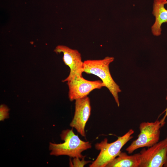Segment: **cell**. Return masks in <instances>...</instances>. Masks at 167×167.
Here are the masks:
<instances>
[{
    "label": "cell",
    "mask_w": 167,
    "mask_h": 167,
    "mask_svg": "<svg viewBox=\"0 0 167 167\" xmlns=\"http://www.w3.org/2000/svg\"><path fill=\"white\" fill-rule=\"evenodd\" d=\"M68 97L71 101L83 98L95 89H100L105 85L101 80L90 81L83 76L77 77L67 82Z\"/></svg>",
    "instance_id": "7"
},
{
    "label": "cell",
    "mask_w": 167,
    "mask_h": 167,
    "mask_svg": "<svg viewBox=\"0 0 167 167\" xmlns=\"http://www.w3.org/2000/svg\"><path fill=\"white\" fill-rule=\"evenodd\" d=\"M91 110L90 100L88 96L75 100L74 115L70 126L83 137L86 136L85 127Z\"/></svg>",
    "instance_id": "8"
},
{
    "label": "cell",
    "mask_w": 167,
    "mask_h": 167,
    "mask_svg": "<svg viewBox=\"0 0 167 167\" xmlns=\"http://www.w3.org/2000/svg\"><path fill=\"white\" fill-rule=\"evenodd\" d=\"M141 162L140 153L129 155L121 152L106 167H139Z\"/></svg>",
    "instance_id": "10"
},
{
    "label": "cell",
    "mask_w": 167,
    "mask_h": 167,
    "mask_svg": "<svg viewBox=\"0 0 167 167\" xmlns=\"http://www.w3.org/2000/svg\"><path fill=\"white\" fill-rule=\"evenodd\" d=\"M84 157L82 158L78 157L73 158L72 161H70V165L71 167H84L86 164L88 163L92 162L90 161H86L84 160Z\"/></svg>",
    "instance_id": "11"
},
{
    "label": "cell",
    "mask_w": 167,
    "mask_h": 167,
    "mask_svg": "<svg viewBox=\"0 0 167 167\" xmlns=\"http://www.w3.org/2000/svg\"><path fill=\"white\" fill-rule=\"evenodd\" d=\"M166 100L167 101V96H166ZM164 112H165V114L164 116L163 117L161 120V123H162L163 126L165 124V119L166 117L167 116V107L166 108V109H165V110L164 111V112H163L162 113H164Z\"/></svg>",
    "instance_id": "13"
},
{
    "label": "cell",
    "mask_w": 167,
    "mask_h": 167,
    "mask_svg": "<svg viewBox=\"0 0 167 167\" xmlns=\"http://www.w3.org/2000/svg\"><path fill=\"white\" fill-rule=\"evenodd\" d=\"M114 60L113 57L106 56L102 59L85 60L84 62V72L99 77L111 94L119 107L118 93L121 90L112 77L109 69L110 64Z\"/></svg>",
    "instance_id": "1"
},
{
    "label": "cell",
    "mask_w": 167,
    "mask_h": 167,
    "mask_svg": "<svg viewBox=\"0 0 167 167\" xmlns=\"http://www.w3.org/2000/svg\"><path fill=\"white\" fill-rule=\"evenodd\" d=\"M64 142L60 143H50L49 147L51 155H66L71 157L82 159L85 157L82 154L83 151L92 148L91 143L80 139L71 130L63 131L60 135Z\"/></svg>",
    "instance_id": "2"
},
{
    "label": "cell",
    "mask_w": 167,
    "mask_h": 167,
    "mask_svg": "<svg viewBox=\"0 0 167 167\" xmlns=\"http://www.w3.org/2000/svg\"><path fill=\"white\" fill-rule=\"evenodd\" d=\"M134 131L130 129L122 136L119 137L115 141L109 143L105 138L100 143L95 145L96 149L100 152L96 159L89 165L90 167H106L107 165L117 157L124 146L133 138Z\"/></svg>",
    "instance_id": "3"
},
{
    "label": "cell",
    "mask_w": 167,
    "mask_h": 167,
    "mask_svg": "<svg viewBox=\"0 0 167 167\" xmlns=\"http://www.w3.org/2000/svg\"><path fill=\"white\" fill-rule=\"evenodd\" d=\"M141 162L139 167H162L166 163L167 156V137L140 152Z\"/></svg>",
    "instance_id": "5"
},
{
    "label": "cell",
    "mask_w": 167,
    "mask_h": 167,
    "mask_svg": "<svg viewBox=\"0 0 167 167\" xmlns=\"http://www.w3.org/2000/svg\"><path fill=\"white\" fill-rule=\"evenodd\" d=\"M167 4V0H154L153 5L152 14L155 17V20L151 27L152 32L155 36L161 34V26L164 23H167V10L164 7Z\"/></svg>",
    "instance_id": "9"
},
{
    "label": "cell",
    "mask_w": 167,
    "mask_h": 167,
    "mask_svg": "<svg viewBox=\"0 0 167 167\" xmlns=\"http://www.w3.org/2000/svg\"><path fill=\"white\" fill-rule=\"evenodd\" d=\"M9 109L4 105H2L0 107V120L3 121L8 115Z\"/></svg>",
    "instance_id": "12"
},
{
    "label": "cell",
    "mask_w": 167,
    "mask_h": 167,
    "mask_svg": "<svg viewBox=\"0 0 167 167\" xmlns=\"http://www.w3.org/2000/svg\"><path fill=\"white\" fill-rule=\"evenodd\" d=\"M161 120L143 122L139 125L140 133L138 138L126 149L129 154L140 148L150 147L158 142L160 139V128L163 126Z\"/></svg>",
    "instance_id": "4"
},
{
    "label": "cell",
    "mask_w": 167,
    "mask_h": 167,
    "mask_svg": "<svg viewBox=\"0 0 167 167\" xmlns=\"http://www.w3.org/2000/svg\"><path fill=\"white\" fill-rule=\"evenodd\" d=\"M167 161V160H166V161Z\"/></svg>",
    "instance_id": "15"
},
{
    "label": "cell",
    "mask_w": 167,
    "mask_h": 167,
    "mask_svg": "<svg viewBox=\"0 0 167 167\" xmlns=\"http://www.w3.org/2000/svg\"><path fill=\"white\" fill-rule=\"evenodd\" d=\"M163 167H167V161L165 163Z\"/></svg>",
    "instance_id": "14"
},
{
    "label": "cell",
    "mask_w": 167,
    "mask_h": 167,
    "mask_svg": "<svg viewBox=\"0 0 167 167\" xmlns=\"http://www.w3.org/2000/svg\"><path fill=\"white\" fill-rule=\"evenodd\" d=\"M54 51L57 54H63V61L70 69L69 75L62 81L63 82H67L77 77L82 76L84 62L82 61L81 54L79 51L66 46L58 45L56 47Z\"/></svg>",
    "instance_id": "6"
}]
</instances>
